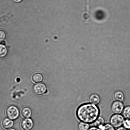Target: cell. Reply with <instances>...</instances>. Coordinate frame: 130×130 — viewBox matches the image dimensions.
<instances>
[{"mask_svg": "<svg viewBox=\"0 0 130 130\" xmlns=\"http://www.w3.org/2000/svg\"><path fill=\"white\" fill-rule=\"evenodd\" d=\"M31 79L33 82L38 83L43 81L44 80V76L40 73L36 72L32 75Z\"/></svg>", "mask_w": 130, "mask_h": 130, "instance_id": "30bf717a", "label": "cell"}, {"mask_svg": "<svg viewBox=\"0 0 130 130\" xmlns=\"http://www.w3.org/2000/svg\"><path fill=\"white\" fill-rule=\"evenodd\" d=\"M124 107L123 102L115 101L112 104L110 109L112 113L114 114H121Z\"/></svg>", "mask_w": 130, "mask_h": 130, "instance_id": "277c9868", "label": "cell"}, {"mask_svg": "<svg viewBox=\"0 0 130 130\" xmlns=\"http://www.w3.org/2000/svg\"><path fill=\"white\" fill-rule=\"evenodd\" d=\"M22 0H12V1L15 3H19L21 2Z\"/></svg>", "mask_w": 130, "mask_h": 130, "instance_id": "44dd1931", "label": "cell"}, {"mask_svg": "<svg viewBox=\"0 0 130 130\" xmlns=\"http://www.w3.org/2000/svg\"><path fill=\"white\" fill-rule=\"evenodd\" d=\"M31 109L29 107H25L23 108L21 110V114L22 116L25 118H30L32 115Z\"/></svg>", "mask_w": 130, "mask_h": 130, "instance_id": "8fae6325", "label": "cell"}, {"mask_svg": "<svg viewBox=\"0 0 130 130\" xmlns=\"http://www.w3.org/2000/svg\"><path fill=\"white\" fill-rule=\"evenodd\" d=\"M7 130H16L15 129H14V128H10V129H8Z\"/></svg>", "mask_w": 130, "mask_h": 130, "instance_id": "603a6c76", "label": "cell"}, {"mask_svg": "<svg viewBox=\"0 0 130 130\" xmlns=\"http://www.w3.org/2000/svg\"><path fill=\"white\" fill-rule=\"evenodd\" d=\"M122 115L125 119H130V106L125 107Z\"/></svg>", "mask_w": 130, "mask_h": 130, "instance_id": "5bb4252c", "label": "cell"}, {"mask_svg": "<svg viewBox=\"0 0 130 130\" xmlns=\"http://www.w3.org/2000/svg\"><path fill=\"white\" fill-rule=\"evenodd\" d=\"M125 118L121 114H114L109 120L110 124L115 128L122 127L123 125Z\"/></svg>", "mask_w": 130, "mask_h": 130, "instance_id": "7a4b0ae2", "label": "cell"}, {"mask_svg": "<svg viewBox=\"0 0 130 130\" xmlns=\"http://www.w3.org/2000/svg\"><path fill=\"white\" fill-rule=\"evenodd\" d=\"M88 100L89 103L90 104L98 105L100 104L101 99L98 95L94 93L91 94L89 97Z\"/></svg>", "mask_w": 130, "mask_h": 130, "instance_id": "ba28073f", "label": "cell"}, {"mask_svg": "<svg viewBox=\"0 0 130 130\" xmlns=\"http://www.w3.org/2000/svg\"><path fill=\"white\" fill-rule=\"evenodd\" d=\"M93 126L100 128L105 124V120L103 117L99 116L92 123Z\"/></svg>", "mask_w": 130, "mask_h": 130, "instance_id": "7c38bea8", "label": "cell"}, {"mask_svg": "<svg viewBox=\"0 0 130 130\" xmlns=\"http://www.w3.org/2000/svg\"><path fill=\"white\" fill-rule=\"evenodd\" d=\"M3 44V45H5V42L4 41H2V42H1V44Z\"/></svg>", "mask_w": 130, "mask_h": 130, "instance_id": "7402d4cb", "label": "cell"}, {"mask_svg": "<svg viewBox=\"0 0 130 130\" xmlns=\"http://www.w3.org/2000/svg\"><path fill=\"white\" fill-rule=\"evenodd\" d=\"M123 127L128 130H130V119H125Z\"/></svg>", "mask_w": 130, "mask_h": 130, "instance_id": "e0dca14e", "label": "cell"}, {"mask_svg": "<svg viewBox=\"0 0 130 130\" xmlns=\"http://www.w3.org/2000/svg\"><path fill=\"white\" fill-rule=\"evenodd\" d=\"M3 127L5 129H9L14 125V122L11 120L6 118L3 120L1 123Z\"/></svg>", "mask_w": 130, "mask_h": 130, "instance_id": "9c48e42d", "label": "cell"}, {"mask_svg": "<svg viewBox=\"0 0 130 130\" xmlns=\"http://www.w3.org/2000/svg\"><path fill=\"white\" fill-rule=\"evenodd\" d=\"M6 113L8 118L11 120L17 119L20 114L18 109L13 105L10 106L8 107L6 109Z\"/></svg>", "mask_w": 130, "mask_h": 130, "instance_id": "3957f363", "label": "cell"}, {"mask_svg": "<svg viewBox=\"0 0 130 130\" xmlns=\"http://www.w3.org/2000/svg\"><path fill=\"white\" fill-rule=\"evenodd\" d=\"M6 37V34L4 30H0V42L3 41Z\"/></svg>", "mask_w": 130, "mask_h": 130, "instance_id": "ac0fdd59", "label": "cell"}, {"mask_svg": "<svg viewBox=\"0 0 130 130\" xmlns=\"http://www.w3.org/2000/svg\"><path fill=\"white\" fill-rule=\"evenodd\" d=\"M90 128V124L83 122H80L77 125L78 130H88Z\"/></svg>", "mask_w": 130, "mask_h": 130, "instance_id": "4fadbf2b", "label": "cell"}, {"mask_svg": "<svg viewBox=\"0 0 130 130\" xmlns=\"http://www.w3.org/2000/svg\"><path fill=\"white\" fill-rule=\"evenodd\" d=\"M113 98L115 101L123 102L125 99V95L123 91L117 90L114 92L113 94Z\"/></svg>", "mask_w": 130, "mask_h": 130, "instance_id": "52a82bcc", "label": "cell"}, {"mask_svg": "<svg viewBox=\"0 0 130 130\" xmlns=\"http://www.w3.org/2000/svg\"><path fill=\"white\" fill-rule=\"evenodd\" d=\"M33 91L36 95H42L47 92V87L44 84L39 83L34 85Z\"/></svg>", "mask_w": 130, "mask_h": 130, "instance_id": "5b68a950", "label": "cell"}, {"mask_svg": "<svg viewBox=\"0 0 130 130\" xmlns=\"http://www.w3.org/2000/svg\"><path fill=\"white\" fill-rule=\"evenodd\" d=\"M100 129L101 130H115V128L110 123L104 124Z\"/></svg>", "mask_w": 130, "mask_h": 130, "instance_id": "2e32d148", "label": "cell"}, {"mask_svg": "<svg viewBox=\"0 0 130 130\" xmlns=\"http://www.w3.org/2000/svg\"><path fill=\"white\" fill-rule=\"evenodd\" d=\"M115 130H127L126 129V128H124V127H123V126H122V127H119V128H117V129H116Z\"/></svg>", "mask_w": 130, "mask_h": 130, "instance_id": "ffe728a7", "label": "cell"}, {"mask_svg": "<svg viewBox=\"0 0 130 130\" xmlns=\"http://www.w3.org/2000/svg\"><path fill=\"white\" fill-rule=\"evenodd\" d=\"M88 130H101V129L97 127L93 126L90 127Z\"/></svg>", "mask_w": 130, "mask_h": 130, "instance_id": "d6986e66", "label": "cell"}, {"mask_svg": "<svg viewBox=\"0 0 130 130\" xmlns=\"http://www.w3.org/2000/svg\"><path fill=\"white\" fill-rule=\"evenodd\" d=\"M7 48L4 45L0 44V58L6 56L7 54Z\"/></svg>", "mask_w": 130, "mask_h": 130, "instance_id": "9a60e30c", "label": "cell"}, {"mask_svg": "<svg viewBox=\"0 0 130 130\" xmlns=\"http://www.w3.org/2000/svg\"><path fill=\"white\" fill-rule=\"evenodd\" d=\"M20 126L23 130H31L34 126V123L31 119L27 118L21 121Z\"/></svg>", "mask_w": 130, "mask_h": 130, "instance_id": "8992f818", "label": "cell"}, {"mask_svg": "<svg viewBox=\"0 0 130 130\" xmlns=\"http://www.w3.org/2000/svg\"><path fill=\"white\" fill-rule=\"evenodd\" d=\"M100 111L97 105L90 103L80 105L76 111V115L80 122L92 124L100 116Z\"/></svg>", "mask_w": 130, "mask_h": 130, "instance_id": "6da1fadb", "label": "cell"}]
</instances>
